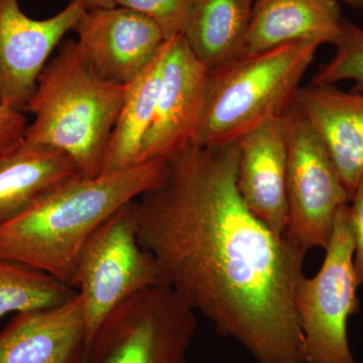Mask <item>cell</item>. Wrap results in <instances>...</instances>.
<instances>
[{
  "label": "cell",
  "mask_w": 363,
  "mask_h": 363,
  "mask_svg": "<svg viewBox=\"0 0 363 363\" xmlns=\"http://www.w3.org/2000/svg\"><path fill=\"white\" fill-rule=\"evenodd\" d=\"M332 1L337 2V4H345L352 9H362L363 0H332Z\"/></svg>",
  "instance_id": "25"
},
{
  "label": "cell",
  "mask_w": 363,
  "mask_h": 363,
  "mask_svg": "<svg viewBox=\"0 0 363 363\" xmlns=\"http://www.w3.org/2000/svg\"><path fill=\"white\" fill-rule=\"evenodd\" d=\"M87 346L76 295L64 304L14 314L0 332V363H84Z\"/></svg>",
  "instance_id": "13"
},
{
  "label": "cell",
  "mask_w": 363,
  "mask_h": 363,
  "mask_svg": "<svg viewBox=\"0 0 363 363\" xmlns=\"http://www.w3.org/2000/svg\"><path fill=\"white\" fill-rule=\"evenodd\" d=\"M125 91L91 70L76 40H64L26 104L33 121L26 142L63 152L81 177L101 175Z\"/></svg>",
  "instance_id": "3"
},
{
  "label": "cell",
  "mask_w": 363,
  "mask_h": 363,
  "mask_svg": "<svg viewBox=\"0 0 363 363\" xmlns=\"http://www.w3.org/2000/svg\"><path fill=\"white\" fill-rule=\"evenodd\" d=\"M288 138L285 238L307 255L330 240L338 210L350 204L328 150L295 104L285 116Z\"/></svg>",
  "instance_id": "8"
},
{
  "label": "cell",
  "mask_w": 363,
  "mask_h": 363,
  "mask_svg": "<svg viewBox=\"0 0 363 363\" xmlns=\"http://www.w3.org/2000/svg\"><path fill=\"white\" fill-rule=\"evenodd\" d=\"M325 252L319 271L312 278L301 279L294 298L305 362L360 363L348 342V320L359 310L350 204L338 210Z\"/></svg>",
  "instance_id": "7"
},
{
  "label": "cell",
  "mask_w": 363,
  "mask_h": 363,
  "mask_svg": "<svg viewBox=\"0 0 363 363\" xmlns=\"http://www.w3.org/2000/svg\"><path fill=\"white\" fill-rule=\"evenodd\" d=\"M164 51L166 40L147 68L126 86L123 106L109 140L102 174L142 164L143 143L156 112Z\"/></svg>",
  "instance_id": "18"
},
{
  "label": "cell",
  "mask_w": 363,
  "mask_h": 363,
  "mask_svg": "<svg viewBox=\"0 0 363 363\" xmlns=\"http://www.w3.org/2000/svg\"><path fill=\"white\" fill-rule=\"evenodd\" d=\"M75 176L80 175L65 154L23 140L0 159V225Z\"/></svg>",
  "instance_id": "16"
},
{
  "label": "cell",
  "mask_w": 363,
  "mask_h": 363,
  "mask_svg": "<svg viewBox=\"0 0 363 363\" xmlns=\"http://www.w3.org/2000/svg\"><path fill=\"white\" fill-rule=\"evenodd\" d=\"M255 0H193L183 37L208 70L247 52Z\"/></svg>",
  "instance_id": "17"
},
{
  "label": "cell",
  "mask_w": 363,
  "mask_h": 363,
  "mask_svg": "<svg viewBox=\"0 0 363 363\" xmlns=\"http://www.w3.org/2000/svg\"><path fill=\"white\" fill-rule=\"evenodd\" d=\"M335 54L313 76V85H335L353 81V91L363 92V28L344 18Z\"/></svg>",
  "instance_id": "20"
},
{
  "label": "cell",
  "mask_w": 363,
  "mask_h": 363,
  "mask_svg": "<svg viewBox=\"0 0 363 363\" xmlns=\"http://www.w3.org/2000/svg\"><path fill=\"white\" fill-rule=\"evenodd\" d=\"M83 2L86 9H112L116 7V1L114 0H79Z\"/></svg>",
  "instance_id": "24"
},
{
  "label": "cell",
  "mask_w": 363,
  "mask_h": 363,
  "mask_svg": "<svg viewBox=\"0 0 363 363\" xmlns=\"http://www.w3.org/2000/svg\"><path fill=\"white\" fill-rule=\"evenodd\" d=\"M26 128L28 123L23 111L0 104V159L25 140Z\"/></svg>",
  "instance_id": "22"
},
{
  "label": "cell",
  "mask_w": 363,
  "mask_h": 363,
  "mask_svg": "<svg viewBox=\"0 0 363 363\" xmlns=\"http://www.w3.org/2000/svg\"><path fill=\"white\" fill-rule=\"evenodd\" d=\"M164 164L145 162L63 182L0 225V262L45 272L73 289L79 257L91 235L119 208L154 187Z\"/></svg>",
  "instance_id": "2"
},
{
  "label": "cell",
  "mask_w": 363,
  "mask_h": 363,
  "mask_svg": "<svg viewBox=\"0 0 363 363\" xmlns=\"http://www.w3.org/2000/svg\"><path fill=\"white\" fill-rule=\"evenodd\" d=\"M294 104L328 150L351 201L363 177V92L309 84Z\"/></svg>",
  "instance_id": "14"
},
{
  "label": "cell",
  "mask_w": 363,
  "mask_h": 363,
  "mask_svg": "<svg viewBox=\"0 0 363 363\" xmlns=\"http://www.w3.org/2000/svg\"><path fill=\"white\" fill-rule=\"evenodd\" d=\"M86 9L70 0L51 18L33 20L21 11L20 0H0V104L25 112L52 52Z\"/></svg>",
  "instance_id": "9"
},
{
  "label": "cell",
  "mask_w": 363,
  "mask_h": 363,
  "mask_svg": "<svg viewBox=\"0 0 363 363\" xmlns=\"http://www.w3.org/2000/svg\"><path fill=\"white\" fill-rule=\"evenodd\" d=\"M351 224L354 238V266L355 276L358 285H363V177L350 203Z\"/></svg>",
  "instance_id": "23"
},
{
  "label": "cell",
  "mask_w": 363,
  "mask_h": 363,
  "mask_svg": "<svg viewBox=\"0 0 363 363\" xmlns=\"http://www.w3.org/2000/svg\"><path fill=\"white\" fill-rule=\"evenodd\" d=\"M116 6L131 9L150 18L164 40L183 35L193 0H114Z\"/></svg>",
  "instance_id": "21"
},
{
  "label": "cell",
  "mask_w": 363,
  "mask_h": 363,
  "mask_svg": "<svg viewBox=\"0 0 363 363\" xmlns=\"http://www.w3.org/2000/svg\"><path fill=\"white\" fill-rule=\"evenodd\" d=\"M209 70L184 39L166 40L161 87L140 164L164 162L191 145L201 121Z\"/></svg>",
  "instance_id": "10"
},
{
  "label": "cell",
  "mask_w": 363,
  "mask_h": 363,
  "mask_svg": "<svg viewBox=\"0 0 363 363\" xmlns=\"http://www.w3.org/2000/svg\"><path fill=\"white\" fill-rule=\"evenodd\" d=\"M77 292L30 267L0 262V319L11 313L45 309L68 302Z\"/></svg>",
  "instance_id": "19"
},
{
  "label": "cell",
  "mask_w": 363,
  "mask_h": 363,
  "mask_svg": "<svg viewBox=\"0 0 363 363\" xmlns=\"http://www.w3.org/2000/svg\"><path fill=\"white\" fill-rule=\"evenodd\" d=\"M162 283L156 259L138 240L135 199L98 227L79 257L72 288L82 304L88 344L118 306Z\"/></svg>",
  "instance_id": "5"
},
{
  "label": "cell",
  "mask_w": 363,
  "mask_h": 363,
  "mask_svg": "<svg viewBox=\"0 0 363 363\" xmlns=\"http://www.w3.org/2000/svg\"><path fill=\"white\" fill-rule=\"evenodd\" d=\"M236 186L253 215L279 236L288 224V138L285 117L272 119L238 140Z\"/></svg>",
  "instance_id": "12"
},
{
  "label": "cell",
  "mask_w": 363,
  "mask_h": 363,
  "mask_svg": "<svg viewBox=\"0 0 363 363\" xmlns=\"http://www.w3.org/2000/svg\"><path fill=\"white\" fill-rule=\"evenodd\" d=\"M343 18L332 0H255L245 54L303 40L335 45Z\"/></svg>",
  "instance_id": "15"
},
{
  "label": "cell",
  "mask_w": 363,
  "mask_h": 363,
  "mask_svg": "<svg viewBox=\"0 0 363 363\" xmlns=\"http://www.w3.org/2000/svg\"><path fill=\"white\" fill-rule=\"evenodd\" d=\"M74 30L91 70L119 86L133 82L167 40L147 16L121 6L86 9Z\"/></svg>",
  "instance_id": "11"
},
{
  "label": "cell",
  "mask_w": 363,
  "mask_h": 363,
  "mask_svg": "<svg viewBox=\"0 0 363 363\" xmlns=\"http://www.w3.org/2000/svg\"><path fill=\"white\" fill-rule=\"evenodd\" d=\"M196 312L166 284L123 303L102 322L84 363H188Z\"/></svg>",
  "instance_id": "6"
},
{
  "label": "cell",
  "mask_w": 363,
  "mask_h": 363,
  "mask_svg": "<svg viewBox=\"0 0 363 363\" xmlns=\"http://www.w3.org/2000/svg\"><path fill=\"white\" fill-rule=\"evenodd\" d=\"M238 142L191 145L136 199L140 245L168 285L255 363H306L295 292L306 253L272 231L236 186Z\"/></svg>",
  "instance_id": "1"
},
{
  "label": "cell",
  "mask_w": 363,
  "mask_h": 363,
  "mask_svg": "<svg viewBox=\"0 0 363 363\" xmlns=\"http://www.w3.org/2000/svg\"><path fill=\"white\" fill-rule=\"evenodd\" d=\"M321 45L313 40L291 43L243 55L210 71L193 145L236 143L267 121L285 116Z\"/></svg>",
  "instance_id": "4"
}]
</instances>
